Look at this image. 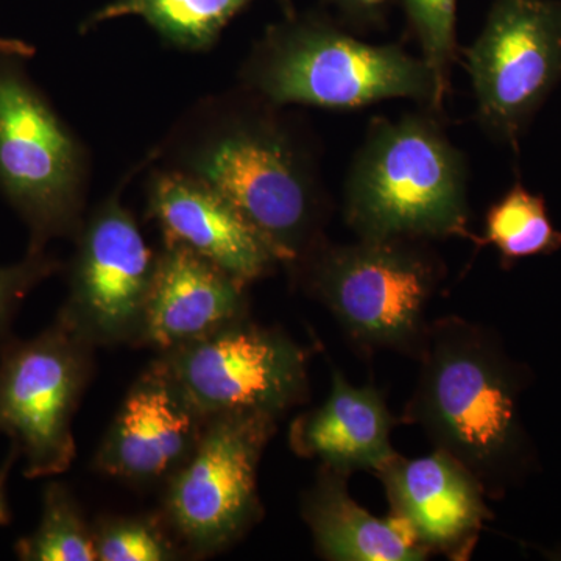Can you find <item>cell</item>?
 I'll list each match as a JSON object with an SVG mask.
<instances>
[{
    "label": "cell",
    "mask_w": 561,
    "mask_h": 561,
    "mask_svg": "<svg viewBox=\"0 0 561 561\" xmlns=\"http://www.w3.org/2000/svg\"><path fill=\"white\" fill-rule=\"evenodd\" d=\"M283 106L239 90L206 99L153 157L224 195L291 265L324 238L330 198L311 139Z\"/></svg>",
    "instance_id": "obj_1"
},
{
    "label": "cell",
    "mask_w": 561,
    "mask_h": 561,
    "mask_svg": "<svg viewBox=\"0 0 561 561\" xmlns=\"http://www.w3.org/2000/svg\"><path fill=\"white\" fill-rule=\"evenodd\" d=\"M404 420L460 461L489 494L523 461L518 379L489 332L460 317L431 321Z\"/></svg>",
    "instance_id": "obj_2"
},
{
    "label": "cell",
    "mask_w": 561,
    "mask_h": 561,
    "mask_svg": "<svg viewBox=\"0 0 561 561\" xmlns=\"http://www.w3.org/2000/svg\"><path fill=\"white\" fill-rule=\"evenodd\" d=\"M435 114L376 117L351 162L343 217L357 239L463 238L470 231L463 153Z\"/></svg>",
    "instance_id": "obj_3"
},
{
    "label": "cell",
    "mask_w": 561,
    "mask_h": 561,
    "mask_svg": "<svg viewBox=\"0 0 561 561\" xmlns=\"http://www.w3.org/2000/svg\"><path fill=\"white\" fill-rule=\"evenodd\" d=\"M241 87L276 106L356 110L411 99L442 110L434 73L398 44L365 43L316 14L271 25L242 65Z\"/></svg>",
    "instance_id": "obj_4"
},
{
    "label": "cell",
    "mask_w": 561,
    "mask_h": 561,
    "mask_svg": "<svg viewBox=\"0 0 561 561\" xmlns=\"http://www.w3.org/2000/svg\"><path fill=\"white\" fill-rule=\"evenodd\" d=\"M33 49L0 38V194L27 227L28 253L76 238L84 221L90 161L33 79Z\"/></svg>",
    "instance_id": "obj_5"
},
{
    "label": "cell",
    "mask_w": 561,
    "mask_h": 561,
    "mask_svg": "<svg viewBox=\"0 0 561 561\" xmlns=\"http://www.w3.org/2000/svg\"><path fill=\"white\" fill-rule=\"evenodd\" d=\"M290 272L351 342L415 357L431 324L427 308L445 278L437 254L413 239L332 243L323 238Z\"/></svg>",
    "instance_id": "obj_6"
},
{
    "label": "cell",
    "mask_w": 561,
    "mask_h": 561,
    "mask_svg": "<svg viewBox=\"0 0 561 561\" xmlns=\"http://www.w3.org/2000/svg\"><path fill=\"white\" fill-rule=\"evenodd\" d=\"M279 416H208L190 457L165 481L161 518L195 557L227 551L262 516L257 470Z\"/></svg>",
    "instance_id": "obj_7"
},
{
    "label": "cell",
    "mask_w": 561,
    "mask_h": 561,
    "mask_svg": "<svg viewBox=\"0 0 561 561\" xmlns=\"http://www.w3.org/2000/svg\"><path fill=\"white\" fill-rule=\"evenodd\" d=\"M92 350L58 319L0 350V435L24 459L25 478H54L76 459L72 423L91 379Z\"/></svg>",
    "instance_id": "obj_8"
},
{
    "label": "cell",
    "mask_w": 561,
    "mask_h": 561,
    "mask_svg": "<svg viewBox=\"0 0 561 561\" xmlns=\"http://www.w3.org/2000/svg\"><path fill=\"white\" fill-rule=\"evenodd\" d=\"M154 362L205 419L232 412L280 419L308 400V353L283 332L247 319L160 353Z\"/></svg>",
    "instance_id": "obj_9"
},
{
    "label": "cell",
    "mask_w": 561,
    "mask_h": 561,
    "mask_svg": "<svg viewBox=\"0 0 561 561\" xmlns=\"http://www.w3.org/2000/svg\"><path fill=\"white\" fill-rule=\"evenodd\" d=\"M465 68L483 130L518 151L561 81V0H494Z\"/></svg>",
    "instance_id": "obj_10"
},
{
    "label": "cell",
    "mask_w": 561,
    "mask_h": 561,
    "mask_svg": "<svg viewBox=\"0 0 561 561\" xmlns=\"http://www.w3.org/2000/svg\"><path fill=\"white\" fill-rule=\"evenodd\" d=\"M76 241L68 300L58 320L94 346L135 345L158 254L122 203L121 187L84 217Z\"/></svg>",
    "instance_id": "obj_11"
},
{
    "label": "cell",
    "mask_w": 561,
    "mask_h": 561,
    "mask_svg": "<svg viewBox=\"0 0 561 561\" xmlns=\"http://www.w3.org/2000/svg\"><path fill=\"white\" fill-rule=\"evenodd\" d=\"M205 423L153 362L128 391L95 454V470L133 485L165 482L190 457Z\"/></svg>",
    "instance_id": "obj_12"
},
{
    "label": "cell",
    "mask_w": 561,
    "mask_h": 561,
    "mask_svg": "<svg viewBox=\"0 0 561 561\" xmlns=\"http://www.w3.org/2000/svg\"><path fill=\"white\" fill-rule=\"evenodd\" d=\"M147 216L164 245H180L250 286L279 264L260 231L208 184L175 169L150 176Z\"/></svg>",
    "instance_id": "obj_13"
},
{
    "label": "cell",
    "mask_w": 561,
    "mask_h": 561,
    "mask_svg": "<svg viewBox=\"0 0 561 561\" xmlns=\"http://www.w3.org/2000/svg\"><path fill=\"white\" fill-rule=\"evenodd\" d=\"M386 489L391 516L424 549L463 559L470 556L491 513L485 490L460 461L435 449L427 456H397L375 472Z\"/></svg>",
    "instance_id": "obj_14"
},
{
    "label": "cell",
    "mask_w": 561,
    "mask_h": 561,
    "mask_svg": "<svg viewBox=\"0 0 561 561\" xmlns=\"http://www.w3.org/2000/svg\"><path fill=\"white\" fill-rule=\"evenodd\" d=\"M249 286L180 245H164L135 345L165 353L247 319Z\"/></svg>",
    "instance_id": "obj_15"
},
{
    "label": "cell",
    "mask_w": 561,
    "mask_h": 561,
    "mask_svg": "<svg viewBox=\"0 0 561 561\" xmlns=\"http://www.w3.org/2000/svg\"><path fill=\"white\" fill-rule=\"evenodd\" d=\"M394 423L381 391L353 386L334 368L327 401L291 423L290 448L346 474L376 472L398 454L390 443Z\"/></svg>",
    "instance_id": "obj_16"
},
{
    "label": "cell",
    "mask_w": 561,
    "mask_h": 561,
    "mask_svg": "<svg viewBox=\"0 0 561 561\" xmlns=\"http://www.w3.org/2000/svg\"><path fill=\"white\" fill-rule=\"evenodd\" d=\"M350 474L320 465L301 515L317 551L332 561H421L431 556L400 519L365 511L348 490Z\"/></svg>",
    "instance_id": "obj_17"
},
{
    "label": "cell",
    "mask_w": 561,
    "mask_h": 561,
    "mask_svg": "<svg viewBox=\"0 0 561 561\" xmlns=\"http://www.w3.org/2000/svg\"><path fill=\"white\" fill-rule=\"evenodd\" d=\"M254 0H114L81 25L83 31L117 20L138 16L172 46L206 50L224 28Z\"/></svg>",
    "instance_id": "obj_18"
},
{
    "label": "cell",
    "mask_w": 561,
    "mask_h": 561,
    "mask_svg": "<svg viewBox=\"0 0 561 561\" xmlns=\"http://www.w3.org/2000/svg\"><path fill=\"white\" fill-rule=\"evenodd\" d=\"M483 228L478 245H493L504 265L561 249V232L553 227L545 198L519 181L486 210Z\"/></svg>",
    "instance_id": "obj_19"
},
{
    "label": "cell",
    "mask_w": 561,
    "mask_h": 561,
    "mask_svg": "<svg viewBox=\"0 0 561 561\" xmlns=\"http://www.w3.org/2000/svg\"><path fill=\"white\" fill-rule=\"evenodd\" d=\"M22 561H98L94 529L62 483L44 489L43 513L35 531L14 546Z\"/></svg>",
    "instance_id": "obj_20"
},
{
    "label": "cell",
    "mask_w": 561,
    "mask_h": 561,
    "mask_svg": "<svg viewBox=\"0 0 561 561\" xmlns=\"http://www.w3.org/2000/svg\"><path fill=\"white\" fill-rule=\"evenodd\" d=\"M420 57L430 66L442 105L449 90L457 55V0H402Z\"/></svg>",
    "instance_id": "obj_21"
},
{
    "label": "cell",
    "mask_w": 561,
    "mask_h": 561,
    "mask_svg": "<svg viewBox=\"0 0 561 561\" xmlns=\"http://www.w3.org/2000/svg\"><path fill=\"white\" fill-rule=\"evenodd\" d=\"M162 518L119 516L94 527L99 561H169L180 556V546L169 535Z\"/></svg>",
    "instance_id": "obj_22"
},
{
    "label": "cell",
    "mask_w": 561,
    "mask_h": 561,
    "mask_svg": "<svg viewBox=\"0 0 561 561\" xmlns=\"http://www.w3.org/2000/svg\"><path fill=\"white\" fill-rule=\"evenodd\" d=\"M58 268L60 262L46 254V251H27L24 260L16 264L0 265V350L11 341V323L21 302Z\"/></svg>",
    "instance_id": "obj_23"
},
{
    "label": "cell",
    "mask_w": 561,
    "mask_h": 561,
    "mask_svg": "<svg viewBox=\"0 0 561 561\" xmlns=\"http://www.w3.org/2000/svg\"><path fill=\"white\" fill-rule=\"evenodd\" d=\"M354 27L368 31L386 25L393 0H328Z\"/></svg>",
    "instance_id": "obj_24"
},
{
    "label": "cell",
    "mask_w": 561,
    "mask_h": 561,
    "mask_svg": "<svg viewBox=\"0 0 561 561\" xmlns=\"http://www.w3.org/2000/svg\"><path fill=\"white\" fill-rule=\"evenodd\" d=\"M18 460L16 453L11 449L9 457L3 461L0 467V526H7L11 522V513L9 507V500H7V481L14 461Z\"/></svg>",
    "instance_id": "obj_25"
}]
</instances>
